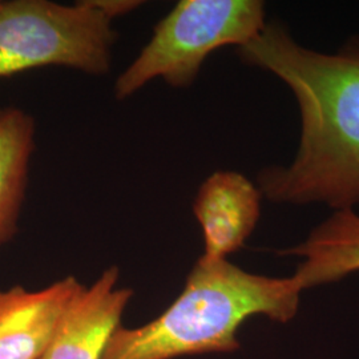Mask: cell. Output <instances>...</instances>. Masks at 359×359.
Here are the masks:
<instances>
[{"instance_id": "4", "label": "cell", "mask_w": 359, "mask_h": 359, "mask_svg": "<svg viewBox=\"0 0 359 359\" xmlns=\"http://www.w3.org/2000/svg\"><path fill=\"white\" fill-rule=\"evenodd\" d=\"M116 36L114 19L95 0L0 1V79L50 65L104 75Z\"/></svg>"}, {"instance_id": "6", "label": "cell", "mask_w": 359, "mask_h": 359, "mask_svg": "<svg viewBox=\"0 0 359 359\" xmlns=\"http://www.w3.org/2000/svg\"><path fill=\"white\" fill-rule=\"evenodd\" d=\"M259 189L237 172H216L201 184L193 203L205 252L203 257L226 259L256 228L261 215Z\"/></svg>"}, {"instance_id": "7", "label": "cell", "mask_w": 359, "mask_h": 359, "mask_svg": "<svg viewBox=\"0 0 359 359\" xmlns=\"http://www.w3.org/2000/svg\"><path fill=\"white\" fill-rule=\"evenodd\" d=\"M83 286L65 277L29 292L22 286L0 289V359H41L63 311Z\"/></svg>"}, {"instance_id": "3", "label": "cell", "mask_w": 359, "mask_h": 359, "mask_svg": "<svg viewBox=\"0 0 359 359\" xmlns=\"http://www.w3.org/2000/svg\"><path fill=\"white\" fill-rule=\"evenodd\" d=\"M266 26L259 0H181L154 28L132 65L116 79L115 97L126 100L154 79L189 87L213 51L238 48Z\"/></svg>"}, {"instance_id": "1", "label": "cell", "mask_w": 359, "mask_h": 359, "mask_svg": "<svg viewBox=\"0 0 359 359\" xmlns=\"http://www.w3.org/2000/svg\"><path fill=\"white\" fill-rule=\"evenodd\" d=\"M238 53L245 63L280 77L301 112L294 161L265 168L258 176L261 194L274 203L353 209L359 204V39L326 55L268 23Z\"/></svg>"}, {"instance_id": "5", "label": "cell", "mask_w": 359, "mask_h": 359, "mask_svg": "<svg viewBox=\"0 0 359 359\" xmlns=\"http://www.w3.org/2000/svg\"><path fill=\"white\" fill-rule=\"evenodd\" d=\"M115 266L68 302L41 359H102L133 292L117 287Z\"/></svg>"}, {"instance_id": "2", "label": "cell", "mask_w": 359, "mask_h": 359, "mask_svg": "<svg viewBox=\"0 0 359 359\" xmlns=\"http://www.w3.org/2000/svg\"><path fill=\"white\" fill-rule=\"evenodd\" d=\"M301 289L293 277L252 274L228 259L200 257L169 308L144 326H120L102 359H175L240 347L237 330L248 318L290 321Z\"/></svg>"}, {"instance_id": "8", "label": "cell", "mask_w": 359, "mask_h": 359, "mask_svg": "<svg viewBox=\"0 0 359 359\" xmlns=\"http://www.w3.org/2000/svg\"><path fill=\"white\" fill-rule=\"evenodd\" d=\"M281 255L304 258L293 276L301 290L337 283L359 271V215L353 209L337 210L305 243Z\"/></svg>"}, {"instance_id": "9", "label": "cell", "mask_w": 359, "mask_h": 359, "mask_svg": "<svg viewBox=\"0 0 359 359\" xmlns=\"http://www.w3.org/2000/svg\"><path fill=\"white\" fill-rule=\"evenodd\" d=\"M34 149L32 116L15 107L0 109V246L18 231Z\"/></svg>"}]
</instances>
